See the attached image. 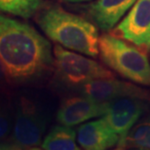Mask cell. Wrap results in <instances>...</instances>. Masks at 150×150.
Listing matches in <instances>:
<instances>
[{"instance_id":"obj_2","label":"cell","mask_w":150,"mask_h":150,"mask_svg":"<svg viewBox=\"0 0 150 150\" xmlns=\"http://www.w3.org/2000/svg\"><path fill=\"white\" fill-rule=\"evenodd\" d=\"M14 98L16 118L4 149H37L55 115V97L43 87H26L21 88Z\"/></svg>"},{"instance_id":"obj_6","label":"cell","mask_w":150,"mask_h":150,"mask_svg":"<svg viewBox=\"0 0 150 150\" xmlns=\"http://www.w3.org/2000/svg\"><path fill=\"white\" fill-rule=\"evenodd\" d=\"M64 95H82L98 101H111L121 98H134L150 103V91L130 82L114 78L95 79L70 89Z\"/></svg>"},{"instance_id":"obj_14","label":"cell","mask_w":150,"mask_h":150,"mask_svg":"<svg viewBox=\"0 0 150 150\" xmlns=\"http://www.w3.org/2000/svg\"><path fill=\"white\" fill-rule=\"evenodd\" d=\"M15 118H16V106H15L14 94L7 90H2L1 100V117H0V139L1 149L7 145L13 133Z\"/></svg>"},{"instance_id":"obj_7","label":"cell","mask_w":150,"mask_h":150,"mask_svg":"<svg viewBox=\"0 0 150 150\" xmlns=\"http://www.w3.org/2000/svg\"><path fill=\"white\" fill-rule=\"evenodd\" d=\"M110 33L150 51V0H137Z\"/></svg>"},{"instance_id":"obj_1","label":"cell","mask_w":150,"mask_h":150,"mask_svg":"<svg viewBox=\"0 0 150 150\" xmlns=\"http://www.w3.org/2000/svg\"><path fill=\"white\" fill-rule=\"evenodd\" d=\"M0 64L10 88L43 87L55 72L54 48L32 25L1 15Z\"/></svg>"},{"instance_id":"obj_15","label":"cell","mask_w":150,"mask_h":150,"mask_svg":"<svg viewBox=\"0 0 150 150\" xmlns=\"http://www.w3.org/2000/svg\"><path fill=\"white\" fill-rule=\"evenodd\" d=\"M43 4V0H0V10L2 13L29 20L35 17Z\"/></svg>"},{"instance_id":"obj_10","label":"cell","mask_w":150,"mask_h":150,"mask_svg":"<svg viewBox=\"0 0 150 150\" xmlns=\"http://www.w3.org/2000/svg\"><path fill=\"white\" fill-rule=\"evenodd\" d=\"M137 0H93L81 5L87 19L93 22L103 32H110L131 10Z\"/></svg>"},{"instance_id":"obj_5","label":"cell","mask_w":150,"mask_h":150,"mask_svg":"<svg viewBox=\"0 0 150 150\" xmlns=\"http://www.w3.org/2000/svg\"><path fill=\"white\" fill-rule=\"evenodd\" d=\"M55 72L51 86L57 91L65 94L70 89L84 85L95 79L114 78L115 75L105 67L82 54L65 49L59 44L54 46Z\"/></svg>"},{"instance_id":"obj_8","label":"cell","mask_w":150,"mask_h":150,"mask_svg":"<svg viewBox=\"0 0 150 150\" xmlns=\"http://www.w3.org/2000/svg\"><path fill=\"white\" fill-rule=\"evenodd\" d=\"M109 101L103 103L82 95H64L59 101L56 113L59 124L76 126L93 118L103 116Z\"/></svg>"},{"instance_id":"obj_3","label":"cell","mask_w":150,"mask_h":150,"mask_svg":"<svg viewBox=\"0 0 150 150\" xmlns=\"http://www.w3.org/2000/svg\"><path fill=\"white\" fill-rule=\"evenodd\" d=\"M34 20L56 44L91 58L100 56L98 28L86 17L67 11L59 3H44Z\"/></svg>"},{"instance_id":"obj_11","label":"cell","mask_w":150,"mask_h":150,"mask_svg":"<svg viewBox=\"0 0 150 150\" xmlns=\"http://www.w3.org/2000/svg\"><path fill=\"white\" fill-rule=\"evenodd\" d=\"M78 145L85 150H105L118 144L120 136L101 117L80 125L77 129Z\"/></svg>"},{"instance_id":"obj_13","label":"cell","mask_w":150,"mask_h":150,"mask_svg":"<svg viewBox=\"0 0 150 150\" xmlns=\"http://www.w3.org/2000/svg\"><path fill=\"white\" fill-rule=\"evenodd\" d=\"M115 148L150 150V115L142 118L121 137Z\"/></svg>"},{"instance_id":"obj_12","label":"cell","mask_w":150,"mask_h":150,"mask_svg":"<svg viewBox=\"0 0 150 150\" xmlns=\"http://www.w3.org/2000/svg\"><path fill=\"white\" fill-rule=\"evenodd\" d=\"M77 133L72 126L57 125L51 129L44 137L41 149L45 150H79L77 145Z\"/></svg>"},{"instance_id":"obj_9","label":"cell","mask_w":150,"mask_h":150,"mask_svg":"<svg viewBox=\"0 0 150 150\" xmlns=\"http://www.w3.org/2000/svg\"><path fill=\"white\" fill-rule=\"evenodd\" d=\"M147 103L134 98H116L109 101L107 111L103 117L121 139L129 133L147 110Z\"/></svg>"},{"instance_id":"obj_4","label":"cell","mask_w":150,"mask_h":150,"mask_svg":"<svg viewBox=\"0 0 150 150\" xmlns=\"http://www.w3.org/2000/svg\"><path fill=\"white\" fill-rule=\"evenodd\" d=\"M100 58L120 76L150 87V61L147 52L110 32L100 36Z\"/></svg>"},{"instance_id":"obj_16","label":"cell","mask_w":150,"mask_h":150,"mask_svg":"<svg viewBox=\"0 0 150 150\" xmlns=\"http://www.w3.org/2000/svg\"><path fill=\"white\" fill-rule=\"evenodd\" d=\"M58 3H65V4H77V3H86L93 0H53Z\"/></svg>"}]
</instances>
